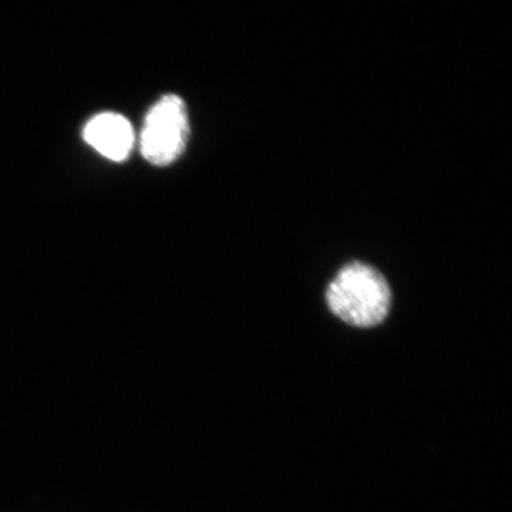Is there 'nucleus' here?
Segmentation results:
<instances>
[{
  "instance_id": "1",
  "label": "nucleus",
  "mask_w": 512,
  "mask_h": 512,
  "mask_svg": "<svg viewBox=\"0 0 512 512\" xmlns=\"http://www.w3.org/2000/svg\"><path fill=\"white\" fill-rule=\"evenodd\" d=\"M326 301L333 315L356 328H373L387 318L392 292L373 266L353 262L330 282Z\"/></svg>"
},
{
  "instance_id": "2",
  "label": "nucleus",
  "mask_w": 512,
  "mask_h": 512,
  "mask_svg": "<svg viewBox=\"0 0 512 512\" xmlns=\"http://www.w3.org/2000/svg\"><path fill=\"white\" fill-rule=\"evenodd\" d=\"M190 138L187 106L180 96L167 94L148 111L141 131V154L148 163L165 167L183 156Z\"/></svg>"
},
{
  "instance_id": "3",
  "label": "nucleus",
  "mask_w": 512,
  "mask_h": 512,
  "mask_svg": "<svg viewBox=\"0 0 512 512\" xmlns=\"http://www.w3.org/2000/svg\"><path fill=\"white\" fill-rule=\"evenodd\" d=\"M84 140L111 161L126 160L134 147L133 126L117 113H100L84 127Z\"/></svg>"
}]
</instances>
